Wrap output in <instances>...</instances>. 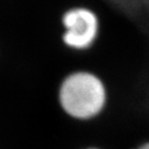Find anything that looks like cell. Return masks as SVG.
Instances as JSON below:
<instances>
[{"instance_id": "cell-2", "label": "cell", "mask_w": 149, "mask_h": 149, "mask_svg": "<svg viewBox=\"0 0 149 149\" xmlns=\"http://www.w3.org/2000/svg\"><path fill=\"white\" fill-rule=\"evenodd\" d=\"M62 40L72 50L89 49L100 32V21L96 14L87 7H72L63 14Z\"/></svg>"}, {"instance_id": "cell-1", "label": "cell", "mask_w": 149, "mask_h": 149, "mask_svg": "<svg viewBox=\"0 0 149 149\" xmlns=\"http://www.w3.org/2000/svg\"><path fill=\"white\" fill-rule=\"evenodd\" d=\"M58 102L65 115L78 121L97 117L107 102L102 81L92 72H74L68 74L58 89Z\"/></svg>"}, {"instance_id": "cell-4", "label": "cell", "mask_w": 149, "mask_h": 149, "mask_svg": "<svg viewBox=\"0 0 149 149\" xmlns=\"http://www.w3.org/2000/svg\"><path fill=\"white\" fill-rule=\"evenodd\" d=\"M86 149H98V148H86Z\"/></svg>"}, {"instance_id": "cell-3", "label": "cell", "mask_w": 149, "mask_h": 149, "mask_svg": "<svg viewBox=\"0 0 149 149\" xmlns=\"http://www.w3.org/2000/svg\"><path fill=\"white\" fill-rule=\"evenodd\" d=\"M134 149H149V142L143 143V144L139 145V146L136 147V148H134Z\"/></svg>"}]
</instances>
